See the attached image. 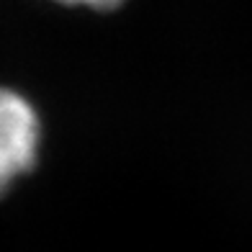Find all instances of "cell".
<instances>
[{
    "label": "cell",
    "instance_id": "6da1fadb",
    "mask_svg": "<svg viewBox=\"0 0 252 252\" xmlns=\"http://www.w3.org/2000/svg\"><path fill=\"white\" fill-rule=\"evenodd\" d=\"M39 119L26 98L0 88V193L33 165Z\"/></svg>",
    "mask_w": 252,
    "mask_h": 252
},
{
    "label": "cell",
    "instance_id": "7a4b0ae2",
    "mask_svg": "<svg viewBox=\"0 0 252 252\" xmlns=\"http://www.w3.org/2000/svg\"><path fill=\"white\" fill-rule=\"evenodd\" d=\"M60 3H70V5H88V8H116L124 0H60Z\"/></svg>",
    "mask_w": 252,
    "mask_h": 252
}]
</instances>
